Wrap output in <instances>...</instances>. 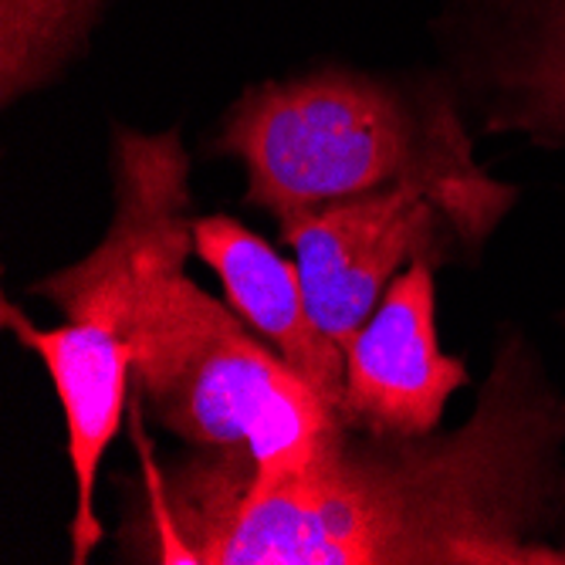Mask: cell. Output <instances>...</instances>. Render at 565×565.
<instances>
[{
  "mask_svg": "<svg viewBox=\"0 0 565 565\" xmlns=\"http://www.w3.org/2000/svg\"><path fill=\"white\" fill-rule=\"evenodd\" d=\"M565 393L542 345L501 322L468 420L420 437L335 420L298 471L244 484L231 447L146 468L122 562L565 565L555 545Z\"/></svg>",
  "mask_w": 565,
  "mask_h": 565,
  "instance_id": "1",
  "label": "cell"
},
{
  "mask_svg": "<svg viewBox=\"0 0 565 565\" xmlns=\"http://www.w3.org/2000/svg\"><path fill=\"white\" fill-rule=\"evenodd\" d=\"M207 149L241 163V203L275 221L409 183L437 203L471 262L522 200V186L475 160V129L440 65L312 62L254 82L227 106Z\"/></svg>",
  "mask_w": 565,
  "mask_h": 565,
  "instance_id": "2",
  "label": "cell"
},
{
  "mask_svg": "<svg viewBox=\"0 0 565 565\" xmlns=\"http://www.w3.org/2000/svg\"><path fill=\"white\" fill-rule=\"evenodd\" d=\"M113 326L132 349V399L186 447H231L244 484L298 471L335 409L186 268L126 285Z\"/></svg>",
  "mask_w": 565,
  "mask_h": 565,
  "instance_id": "3",
  "label": "cell"
},
{
  "mask_svg": "<svg viewBox=\"0 0 565 565\" xmlns=\"http://www.w3.org/2000/svg\"><path fill=\"white\" fill-rule=\"evenodd\" d=\"M430 38L475 136L565 152V0H440Z\"/></svg>",
  "mask_w": 565,
  "mask_h": 565,
  "instance_id": "4",
  "label": "cell"
},
{
  "mask_svg": "<svg viewBox=\"0 0 565 565\" xmlns=\"http://www.w3.org/2000/svg\"><path fill=\"white\" fill-rule=\"evenodd\" d=\"M278 241L301 271L316 322L349 349L393 278L417 258L440 268L457 234L427 193L396 183L295 211L278 221Z\"/></svg>",
  "mask_w": 565,
  "mask_h": 565,
  "instance_id": "5",
  "label": "cell"
},
{
  "mask_svg": "<svg viewBox=\"0 0 565 565\" xmlns=\"http://www.w3.org/2000/svg\"><path fill=\"white\" fill-rule=\"evenodd\" d=\"M116 211L85 258L44 275L28 291L55 305L65 319L113 326L119 295L152 268H186L196 258V200L190 190V152L180 129L139 132L113 126Z\"/></svg>",
  "mask_w": 565,
  "mask_h": 565,
  "instance_id": "6",
  "label": "cell"
},
{
  "mask_svg": "<svg viewBox=\"0 0 565 565\" xmlns=\"http://www.w3.org/2000/svg\"><path fill=\"white\" fill-rule=\"evenodd\" d=\"M465 386L468 363L447 355L437 335V265L417 258L393 278L345 349L339 420L366 434H434Z\"/></svg>",
  "mask_w": 565,
  "mask_h": 565,
  "instance_id": "7",
  "label": "cell"
},
{
  "mask_svg": "<svg viewBox=\"0 0 565 565\" xmlns=\"http://www.w3.org/2000/svg\"><path fill=\"white\" fill-rule=\"evenodd\" d=\"M4 326L41 366L55 386L65 414V450L75 478V515L68 522V562L88 565L106 539L95 511L102 460L122 430L126 406L132 403V349L119 329L88 319H65V326L44 329L11 298L0 305Z\"/></svg>",
  "mask_w": 565,
  "mask_h": 565,
  "instance_id": "8",
  "label": "cell"
},
{
  "mask_svg": "<svg viewBox=\"0 0 565 565\" xmlns=\"http://www.w3.org/2000/svg\"><path fill=\"white\" fill-rule=\"evenodd\" d=\"M193 244L196 258L221 278L224 301L339 414L345 349L316 322L298 265L227 214H200Z\"/></svg>",
  "mask_w": 565,
  "mask_h": 565,
  "instance_id": "9",
  "label": "cell"
},
{
  "mask_svg": "<svg viewBox=\"0 0 565 565\" xmlns=\"http://www.w3.org/2000/svg\"><path fill=\"white\" fill-rule=\"evenodd\" d=\"M109 8L113 0H0V109L68 78Z\"/></svg>",
  "mask_w": 565,
  "mask_h": 565,
  "instance_id": "10",
  "label": "cell"
},
{
  "mask_svg": "<svg viewBox=\"0 0 565 565\" xmlns=\"http://www.w3.org/2000/svg\"><path fill=\"white\" fill-rule=\"evenodd\" d=\"M555 545L565 552V475H562V491H558V522H555Z\"/></svg>",
  "mask_w": 565,
  "mask_h": 565,
  "instance_id": "11",
  "label": "cell"
},
{
  "mask_svg": "<svg viewBox=\"0 0 565 565\" xmlns=\"http://www.w3.org/2000/svg\"><path fill=\"white\" fill-rule=\"evenodd\" d=\"M555 326L565 332V298H562V305H558V312H555Z\"/></svg>",
  "mask_w": 565,
  "mask_h": 565,
  "instance_id": "12",
  "label": "cell"
}]
</instances>
